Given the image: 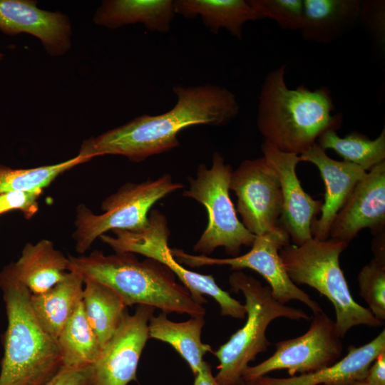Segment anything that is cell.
Returning <instances> with one entry per match:
<instances>
[{
  "label": "cell",
  "instance_id": "6da1fadb",
  "mask_svg": "<svg viewBox=\"0 0 385 385\" xmlns=\"http://www.w3.org/2000/svg\"><path fill=\"white\" fill-rule=\"evenodd\" d=\"M177 103L157 115H142L98 136L84 140L78 155L91 160L118 155L139 163L178 147V135L195 125H225L239 113L234 93L212 84L177 86L173 88Z\"/></svg>",
  "mask_w": 385,
  "mask_h": 385
},
{
  "label": "cell",
  "instance_id": "7a4b0ae2",
  "mask_svg": "<svg viewBox=\"0 0 385 385\" xmlns=\"http://www.w3.org/2000/svg\"><path fill=\"white\" fill-rule=\"evenodd\" d=\"M286 65L267 74L261 86L257 127L265 141L279 150L299 155L328 130H337L342 116L334 114L331 91L322 86L311 90L304 85L289 88Z\"/></svg>",
  "mask_w": 385,
  "mask_h": 385
},
{
  "label": "cell",
  "instance_id": "3957f363",
  "mask_svg": "<svg viewBox=\"0 0 385 385\" xmlns=\"http://www.w3.org/2000/svg\"><path fill=\"white\" fill-rule=\"evenodd\" d=\"M68 271L83 280L91 279L114 290L127 307L143 304L166 314L205 316V309L192 298L188 289L160 262L147 257L140 261L133 253L106 255L94 250L88 256L68 255Z\"/></svg>",
  "mask_w": 385,
  "mask_h": 385
},
{
  "label": "cell",
  "instance_id": "277c9868",
  "mask_svg": "<svg viewBox=\"0 0 385 385\" xmlns=\"http://www.w3.org/2000/svg\"><path fill=\"white\" fill-rule=\"evenodd\" d=\"M0 289L7 317L0 385H44L61 369L57 341L37 321L31 294L15 275L11 263L0 272Z\"/></svg>",
  "mask_w": 385,
  "mask_h": 385
},
{
  "label": "cell",
  "instance_id": "5b68a950",
  "mask_svg": "<svg viewBox=\"0 0 385 385\" xmlns=\"http://www.w3.org/2000/svg\"><path fill=\"white\" fill-rule=\"evenodd\" d=\"M348 245L330 237L326 240L312 237L299 246L289 243L279 252L290 279L296 285H309L332 303L336 327L342 339L353 327L384 324L351 294L339 265V256Z\"/></svg>",
  "mask_w": 385,
  "mask_h": 385
},
{
  "label": "cell",
  "instance_id": "8992f818",
  "mask_svg": "<svg viewBox=\"0 0 385 385\" xmlns=\"http://www.w3.org/2000/svg\"><path fill=\"white\" fill-rule=\"evenodd\" d=\"M231 290L241 292L247 312L245 325L228 341L214 351L220 364L215 376L221 385H242V375L249 363L260 353L265 352L271 343L265 332L270 322L279 317L309 321L302 309L287 306L277 301L269 286L241 270L234 271L229 277Z\"/></svg>",
  "mask_w": 385,
  "mask_h": 385
},
{
  "label": "cell",
  "instance_id": "52a82bcc",
  "mask_svg": "<svg viewBox=\"0 0 385 385\" xmlns=\"http://www.w3.org/2000/svg\"><path fill=\"white\" fill-rule=\"evenodd\" d=\"M183 188L170 174L155 180L126 183L101 204L102 214H94L84 204L76 207L73 234L76 251L84 254L93 242L109 230L139 231L148 225L149 211L160 200Z\"/></svg>",
  "mask_w": 385,
  "mask_h": 385
},
{
  "label": "cell",
  "instance_id": "ba28073f",
  "mask_svg": "<svg viewBox=\"0 0 385 385\" xmlns=\"http://www.w3.org/2000/svg\"><path fill=\"white\" fill-rule=\"evenodd\" d=\"M230 165L225 163L218 152L212 156V166L197 167L195 178H190V188L183 196L195 200L207 212V225L193 247L195 252L206 255L219 247L236 257L242 246L251 247L255 235L239 220L230 196Z\"/></svg>",
  "mask_w": 385,
  "mask_h": 385
},
{
  "label": "cell",
  "instance_id": "9c48e42d",
  "mask_svg": "<svg viewBox=\"0 0 385 385\" xmlns=\"http://www.w3.org/2000/svg\"><path fill=\"white\" fill-rule=\"evenodd\" d=\"M112 232L114 236L103 234L99 238L115 252L140 254L154 259L175 274L198 304L202 305L207 303V299L202 295L207 294L218 303L222 316L238 319H243L246 317L245 305L221 289L212 275L189 270L175 259L168 247L170 232L168 220L165 215L159 210L150 211L148 225L142 230H113Z\"/></svg>",
  "mask_w": 385,
  "mask_h": 385
},
{
  "label": "cell",
  "instance_id": "30bf717a",
  "mask_svg": "<svg viewBox=\"0 0 385 385\" xmlns=\"http://www.w3.org/2000/svg\"><path fill=\"white\" fill-rule=\"evenodd\" d=\"M289 243L288 234L281 227L256 236L251 250L242 255L228 258H214L207 255H193L183 250L170 249L175 259L190 267L210 265H228L234 271L248 268L259 273L267 282L273 297L285 304L298 300L306 304L314 314L322 310L321 306L296 285L289 278L279 256L280 249Z\"/></svg>",
  "mask_w": 385,
  "mask_h": 385
},
{
  "label": "cell",
  "instance_id": "8fae6325",
  "mask_svg": "<svg viewBox=\"0 0 385 385\" xmlns=\"http://www.w3.org/2000/svg\"><path fill=\"white\" fill-rule=\"evenodd\" d=\"M341 339L333 319L323 311L314 314L304 334L278 342L270 357L255 366H248L242 375L243 383H252L275 370L287 369L293 376L297 373H312L329 366L342 355Z\"/></svg>",
  "mask_w": 385,
  "mask_h": 385
},
{
  "label": "cell",
  "instance_id": "7c38bea8",
  "mask_svg": "<svg viewBox=\"0 0 385 385\" xmlns=\"http://www.w3.org/2000/svg\"><path fill=\"white\" fill-rule=\"evenodd\" d=\"M229 188L237 196V211L249 232L259 236L280 227V183L264 156L243 160L232 171Z\"/></svg>",
  "mask_w": 385,
  "mask_h": 385
},
{
  "label": "cell",
  "instance_id": "4fadbf2b",
  "mask_svg": "<svg viewBox=\"0 0 385 385\" xmlns=\"http://www.w3.org/2000/svg\"><path fill=\"white\" fill-rule=\"evenodd\" d=\"M155 309L139 304L133 314L126 311L116 332L92 365L90 385H127L136 380L138 361L149 339L148 322Z\"/></svg>",
  "mask_w": 385,
  "mask_h": 385
},
{
  "label": "cell",
  "instance_id": "5bb4252c",
  "mask_svg": "<svg viewBox=\"0 0 385 385\" xmlns=\"http://www.w3.org/2000/svg\"><path fill=\"white\" fill-rule=\"evenodd\" d=\"M261 149L280 183L282 207L279 225L293 245H301L312 238V227L321 212L322 201L314 200L304 190L296 173L300 162L299 155L282 152L265 140Z\"/></svg>",
  "mask_w": 385,
  "mask_h": 385
},
{
  "label": "cell",
  "instance_id": "9a60e30c",
  "mask_svg": "<svg viewBox=\"0 0 385 385\" xmlns=\"http://www.w3.org/2000/svg\"><path fill=\"white\" fill-rule=\"evenodd\" d=\"M385 161L368 171L356 185L331 225L329 237L349 243L364 228L384 232Z\"/></svg>",
  "mask_w": 385,
  "mask_h": 385
},
{
  "label": "cell",
  "instance_id": "2e32d148",
  "mask_svg": "<svg viewBox=\"0 0 385 385\" xmlns=\"http://www.w3.org/2000/svg\"><path fill=\"white\" fill-rule=\"evenodd\" d=\"M33 0H0V31L7 35L26 33L40 39L51 56L65 54L71 47V24L59 11H48Z\"/></svg>",
  "mask_w": 385,
  "mask_h": 385
},
{
  "label": "cell",
  "instance_id": "e0dca14e",
  "mask_svg": "<svg viewBox=\"0 0 385 385\" xmlns=\"http://www.w3.org/2000/svg\"><path fill=\"white\" fill-rule=\"evenodd\" d=\"M299 157L300 162H309L317 168L324 183V201L321 216L313 225L312 237L326 240L336 215L367 172L355 164L331 158L317 143Z\"/></svg>",
  "mask_w": 385,
  "mask_h": 385
},
{
  "label": "cell",
  "instance_id": "ac0fdd59",
  "mask_svg": "<svg viewBox=\"0 0 385 385\" xmlns=\"http://www.w3.org/2000/svg\"><path fill=\"white\" fill-rule=\"evenodd\" d=\"M385 351V330L367 344L348 348L347 354L334 364L317 371L287 378L264 376L249 385H347L366 378L376 357ZM246 384V383H245Z\"/></svg>",
  "mask_w": 385,
  "mask_h": 385
},
{
  "label": "cell",
  "instance_id": "d6986e66",
  "mask_svg": "<svg viewBox=\"0 0 385 385\" xmlns=\"http://www.w3.org/2000/svg\"><path fill=\"white\" fill-rule=\"evenodd\" d=\"M301 34L307 41L329 43L359 22L361 0H303Z\"/></svg>",
  "mask_w": 385,
  "mask_h": 385
},
{
  "label": "cell",
  "instance_id": "ffe728a7",
  "mask_svg": "<svg viewBox=\"0 0 385 385\" xmlns=\"http://www.w3.org/2000/svg\"><path fill=\"white\" fill-rule=\"evenodd\" d=\"M19 280L31 294L43 293L66 276L68 258L46 239L26 243L16 262H11Z\"/></svg>",
  "mask_w": 385,
  "mask_h": 385
},
{
  "label": "cell",
  "instance_id": "44dd1931",
  "mask_svg": "<svg viewBox=\"0 0 385 385\" xmlns=\"http://www.w3.org/2000/svg\"><path fill=\"white\" fill-rule=\"evenodd\" d=\"M175 15L173 0H106L93 21L111 29L141 23L152 32L168 33Z\"/></svg>",
  "mask_w": 385,
  "mask_h": 385
},
{
  "label": "cell",
  "instance_id": "7402d4cb",
  "mask_svg": "<svg viewBox=\"0 0 385 385\" xmlns=\"http://www.w3.org/2000/svg\"><path fill=\"white\" fill-rule=\"evenodd\" d=\"M83 284L79 274L69 271L63 280L48 291L31 294L30 303L37 321L56 340L83 301Z\"/></svg>",
  "mask_w": 385,
  "mask_h": 385
},
{
  "label": "cell",
  "instance_id": "603a6c76",
  "mask_svg": "<svg viewBox=\"0 0 385 385\" xmlns=\"http://www.w3.org/2000/svg\"><path fill=\"white\" fill-rule=\"evenodd\" d=\"M173 4L175 14L186 19L200 16L210 32L217 34L225 29L239 40L245 23L260 20L245 0H175Z\"/></svg>",
  "mask_w": 385,
  "mask_h": 385
},
{
  "label": "cell",
  "instance_id": "cb8c5ba5",
  "mask_svg": "<svg viewBox=\"0 0 385 385\" xmlns=\"http://www.w3.org/2000/svg\"><path fill=\"white\" fill-rule=\"evenodd\" d=\"M204 325V316L191 317L185 322H175L161 312L157 316L152 315L149 319V339L169 344L196 375L203 366V356L209 351L212 352L211 346L201 340Z\"/></svg>",
  "mask_w": 385,
  "mask_h": 385
},
{
  "label": "cell",
  "instance_id": "d4e9b609",
  "mask_svg": "<svg viewBox=\"0 0 385 385\" xmlns=\"http://www.w3.org/2000/svg\"><path fill=\"white\" fill-rule=\"evenodd\" d=\"M83 282L85 313L103 349L120 325L127 306L109 287L91 279L83 280Z\"/></svg>",
  "mask_w": 385,
  "mask_h": 385
},
{
  "label": "cell",
  "instance_id": "484cf974",
  "mask_svg": "<svg viewBox=\"0 0 385 385\" xmlns=\"http://www.w3.org/2000/svg\"><path fill=\"white\" fill-rule=\"evenodd\" d=\"M56 341L61 369L88 367L98 359L102 349L87 319L83 301L66 323Z\"/></svg>",
  "mask_w": 385,
  "mask_h": 385
},
{
  "label": "cell",
  "instance_id": "4316f807",
  "mask_svg": "<svg viewBox=\"0 0 385 385\" xmlns=\"http://www.w3.org/2000/svg\"><path fill=\"white\" fill-rule=\"evenodd\" d=\"M317 143L324 150H333L344 161L355 164L366 172L385 161L384 128L375 139L357 132L341 138L335 130H328L318 138Z\"/></svg>",
  "mask_w": 385,
  "mask_h": 385
},
{
  "label": "cell",
  "instance_id": "83f0119b",
  "mask_svg": "<svg viewBox=\"0 0 385 385\" xmlns=\"http://www.w3.org/2000/svg\"><path fill=\"white\" fill-rule=\"evenodd\" d=\"M88 161V159L77 155L61 163L31 168H11L0 164V194L44 189L62 173Z\"/></svg>",
  "mask_w": 385,
  "mask_h": 385
},
{
  "label": "cell",
  "instance_id": "f1b7e54d",
  "mask_svg": "<svg viewBox=\"0 0 385 385\" xmlns=\"http://www.w3.org/2000/svg\"><path fill=\"white\" fill-rule=\"evenodd\" d=\"M359 294L368 309L379 321L385 320V260L373 258L357 277Z\"/></svg>",
  "mask_w": 385,
  "mask_h": 385
},
{
  "label": "cell",
  "instance_id": "f546056e",
  "mask_svg": "<svg viewBox=\"0 0 385 385\" xmlns=\"http://www.w3.org/2000/svg\"><path fill=\"white\" fill-rule=\"evenodd\" d=\"M260 19L269 18L279 27L299 30L303 19V0H247Z\"/></svg>",
  "mask_w": 385,
  "mask_h": 385
},
{
  "label": "cell",
  "instance_id": "4dcf8cb0",
  "mask_svg": "<svg viewBox=\"0 0 385 385\" xmlns=\"http://www.w3.org/2000/svg\"><path fill=\"white\" fill-rule=\"evenodd\" d=\"M43 189L16 190L0 194V215L6 212L20 211L27 220L38 210V199Z\"/></svg>",
  "mask_w": 385,
  "mask_h": 385
},
{
  "label": "cell",
  "instance_id": "1f68e13d",
  "mask_svg": "<svg viewBox=\"0 0 385 385\" xmlns=\"http://www.w3.org/2000/svg\"><path fill=\"white\" fill-rule=\"evenodd\" d=\"M371 33L379 47L385 43V1L384 0L361 1L359 21Z\"/></svg>",
  "mask_w": 385,
  "mask_h": 385
},
{
  "label": "cell",
  "instance_id": "d6a6232c",
  "mask_svg": "<svg viewBox=\"0 0 385 385\" xmlns=\"http://www.w3.org/2000/svg\"><path fill=\"white\" fill-rule=\"evenodd\" d=\"M92 366L78 369H61L59 372L44 385H90Z\"/></svg>",
  "mask_w": 385,
  "mask_h": 385
},
{
  "label": "cell",
  "instance_id": "836d02e7",
  "mask_svg": "<svg viewBox=\"0 0 385 385\" xmlns=\"http://www.w3.org/2000/svg\"><path fill=\"white\" fill-rule=\"evenodd\" d=\"M364 380L373 385H385V351L369 366Z\"/></svg>",
  "mask_w": 385,
  "mask_h": 385
},
{
  "label": "cell",
  "instance_id": "e575fe53",
  "mask_svg": "<svg viewBox=\"0 0 385 385\" xmlns=\"http://www.w3.org/2000/svg\"><path fill=\"white\" fill-rule=\"evenodd\" d=\"M193 385H221L217 381L212 374L211 366L207 361H204L200 371L195 375Z\"/></svg>",
  "mask_w": 385,
  "mask_h": 385
},
{
  "label": "cell",
  "instance_id": "d590c367",
  "mask_svg": "<svg viewBox=\"0 0 385 385\" xmlns=\"http://www.w3.org/2000/svg\"><path fill=\"white\" fill-rule=\"evenodd\" d=\"M347 385H373L367 381H366L364 379L363 380H357L354 381Z\"/></svg>",
  "mask_w": 385,
  "mask_h": 385
},
{
  "label": "cell",
  "instance_id": "8d00e7d4",
  "mask_svg": "<svg viewBox=\"0 0 385 385\" xmlns=\"http://www.w3.org/2000/svg\"><path fill=\"white\" fill-rule=\"evenodd\" d=\"M4 57V55L3 53H0V60H1Z\"/></svg>",
  "mask_w": 385,
  "mask_h": 385
},
{
  "label": "cell",
  "instance_id": "74e56055",
  "mask_svg": "<svg viewBox=\"0 0 385 385\" xmlns=\"http://www.w3.org/2000/svg\"><path fill=\"white\" fill-rule=\"evenodd\" d=\"M242 385H249V384H245V383H244Z\"/></svg>",
  "mask_w": 385,
  "mask_h": 385
}]
</instances>
